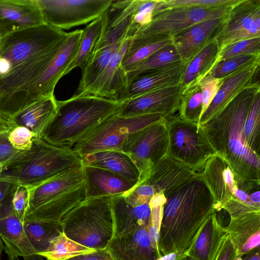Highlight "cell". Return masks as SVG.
Listing matches in <instances>:
<instances>
[{
    "label": "cell",
    "mask_w": 260,
    "mask_h": 260,
    "mask_svg": "<svg viewBox=\"0 0 260 260\" xmlns=\"http://www.w3.org/2000/svg\"><path fill=\"white\" fill-rule=\"evenodd\" d=\"M260 37V0H239L224 16L216 38L220 50L236 42Z\"/></svg>",
    "instance_id": "13"
},
{
    "label": "cell",
    "mask_w": 260,
    "mask_h": 260,
    "mask_svg": "<svg viewBox=\"0 0 260 260\" xmlns=\"http://www.w3.org/2000/svg\"><path fill=\"white\" fill-rule=\"evenodd\" d=\"M113 0H37L46 24L62 30L100 17Z\"/></svg>",
    "instance_id": "11"
},
{
    "label": "cell",
    "mask_w": 260,
    "mask_h": 260,
    "mask_svg": "<svg viewBox=\"0 0 260 260\" xmlns=\"http://www.w3.org/2000/svg\"><path fill=\"white\" fill-rule=\"evenodd\" d=\"M259 65L260 62L255 63L223 78L218 92L201 117L199 126L220 112L247 86L252 83L259 72Z\"/></svg>",
    "instance_id": "25"
},
{
    "label": "cell",
    "mask_w": 260,
    "mask_h": 260,
    "mask_svg": "<svg viewBox=\"0 0 260 260\" xmlns=\"http://www.w3.org/2000/svg\"><path fill=\"white\" fill-rule=\"evenodd\" d=\"M260 54V37L244 40L225 47L220 50L218 61L245 54Z\"/></svg>",
    "instance_id": "45"
},
{
    "label": "cell",
    "mask_w": 260,
    "mask_h": 260,
    "mask_svg": "<svg viewBox=\"0 0 260 260\" xmlns=\"http://www.w3.org/2000/svg\"><path fill=\"white\" fill-rule=\"evenodd\" d=\"M181 92V84L152 91L120 103L116 113L122 117L160 114L167 117L178 111Z\"/></svg>",
    "instance_id": "14"
},
{
    "label": "cell",
    "mask_w": 260,
    "mask_h": 260,
    "mask_svg": "<svg viewBox=\"0 0 260 260\" xmlns=\"http://www.w3.org/2000/svg\"><path fill=\"white\" fill-rule=\"evenodd\" d=\"M120 151L131 158L140 172L136 184L142 182L151 168L168 155V136L165 118L131 134Z\"/></svg>",
    "instance_id": "9"
},
{
    "label": "cell",
    "mask_w": 260,
    "mask_h": 260,
    "mask_svg": "<svg viewBox=\"0 0 260 260\" xmlns=\"http://www.w3.org/2000/svg\"><path fill=\"white\" fill-rule=\"evenodd\" d=\"M83 182V165L81 162L42 184L29 189L28 205L25 216L53 199L78 187Z\"/></svg>",
    "instance_id": "21"
},
{
    "label": "cell",
    "mask_w": 260,
    "mask_h": 260,
    "mask_svg": "<svg viewBox=\"0 0 260 260\" xmlns=\"http://www.w3.org/2000/svg\"><path fill=\"white\" fill-rule=\"evenodd\" d=\"M1 39H2V38L0 37V45H1Z\"/></svg>",
    "instance_id": "58"
},
{
    "label": "cell",
    "mask_w": 260,
    "mask_h": 260,
    "mask_svg": "<svg viewBox=\"0 0 260 260\" xmlns=\"http://www.w3.org/2000/svg\"><path fill=\"white\" fill-rule=\"evenodd\" d=\"M111 209L113 238L126 235L140 228L148 229L151 225L152 216L151 200L134 206L128 203L122 194H118L112 197Z\"/></svg>",
    "instance_id": "20"
},
{
    "label": "cell",
    "mask_w": 260,
    "mask_h": 260,
    "mask_svg": "<svg viewBox=\"0 0 260 260\" xmlns=\"http://www.w3.org/2000/svg\"><path fill=\"white\" fill-rule=\"evenodd\" d=\"M9 132H0V163L4 165L18 151L10 144Z\"/></svg>",
    "instance_id": "49"
},
{
    "label": "cell",
    "mask_w": 260,
    "mask_h": 260,
    "mask_svg": "<svg viewBox=\"0 0 260 260\" xmlns=\"http://www.w3.org/2000/svg\"><path fill=\"white\" fill-rule=\"evenodd\" d=\"M196 172L167 155L151 168L148 176L139 184L147 185L156 194L162 193L166 198L191 178Z\"/></svg>",
    "instance_id": "19"
},
{
    "label": "cell",
    "mask_w": 260,
    "mask_h": 260,
    "mask_svg": "<svg viewBox=\"0 0 260 260\" xmlns=\"http://www.w3.org/2000/svg\"><path fill=\"white\" fill-rule=\"evenodd\" d=\"M45 24L37 0H0V37Z\"/></svg>",
    "instance_id": "15"
},
{
    "label": "cell",
    "mask_w": 260,
    "mask_h": 260,
    "mask_svg": "<svg viewBox=\"0 0 260 260\" xmlns=\"http://www.w3.org/2000/svg\"><path fill=\"white\" fill-rule=\"evenodd\" d=\"M157 2L158 0H138L137 8L131 16L126 39H131L140 28L151 21Z\"/></svg>",
    "instance_id": "43"
},
{
    "label": "cell",
    "mask_w": 260,
    "mask_h": 260,
    "mask_svg": "<svg viewBox=\"0 0 260 260\" xmlns=\"http://www.w3.org/2000/svg\"><path fill=\"white\" fill-rule=\"evenodd\" d=\"M56 102L54 94L40 99L18 112L10 122L14 126L26 127L41 138L43 132L56 113Z\"/></svg>",
    "instance_id": "29"
},
{
    "label": "cell",
    "mask_w": 260,
    "mask_h": 260,
    "mask_svg": "<svg viewBox=\"0 0 260 260\" xmlns=\"http://www.w3.org/2000/svg\"><path fill=\"white\" fill-rule=\"evenodd\" d=\"M178 111L179 118L199 125L202 112V95L199 84L182 90Z\"/></svg>",
    "instance_id": "40"
},
{
    "label": "cell",
    "mask_w": 260,
    "mask_h": 260,
    "mask_svg": "<svg viewBox=\"0 0 260 260\" xmlns=\"http://www.w3.org/2000/svg\"><path fill=\"white\" fill-rule=\"evenodd\" d=\"M106 249L113 260H157L161 257L152 246L146 228L113 238Z\"/></svg>",
    "instance_id": "22"
},
{
    "label": "cell",
    "mask_w": 260,
    "mask_h": 260,
    "mask_svg": "<svg viewBox=\"0 0 260 260\" xmlns=\"http://www.w3.org/2000/svg\"><path fill=\"white\" fill-rule=\"evenodd\" d=\"M81 162L80 157L72 148L55 146L36 137L29 150L18 151L4 165L0 180L31 189Z\"/></svg>",
    "instance_id": "5"
},
{
    "label": "cell",
    "mask_w": 260,
    "mask_h": 260,
    "mask_svg": "<svg viewBox=\"0 0 260 260\" xmlns=\"http://www.w3.org/2000/svg\"><path fill=\"white\" fill-rule=\"evenodd\" d=\"M0 237L5 243V252L21 256L24 260H44L30 244L23 222L15 212L0 219Z\"/></svg>",
    "instance_id": "28"
},
{
    "label": "cell",
    "mask_w": 260,
    "mask_h": 260,
    "mask_svg": "<svg viewBox=\"0 0 260 260\" xmlns=\"http://www.w3.org/2000/svg\"><path fill=\"white\" fill-rule=\"evenodd\" d=\"M83 29L68 32L61 48L38 78L27 88L17 102L13 117L35 102L53 95L55 87L78 52ZM12 117V118H13Z\"/></svg>",
    "instance_id": "10"
},
{
    "label": "cell",
    "mask_w": 260,
    "mask_h": 260,
    "mask_svg": "<svg viewBox=\"0 0 260 260\" xmlns=\"http://www.w3.org/2000/svg\"><path fill=\"white\" fill-rule=\"evenodd\" d=\"M260 62V54H245L218 61L204 77L223 79Z\"/></svg>",
    "instance_id": "41"
},
{
    "label": "cell",
    "mask_w": 260,
    "mask_h": 260,
    "mask_svg": "<svg viewBox=\"0 0 260 260\" xmlns=\"http://www.w3.org/2000/svg\"><path fill=\"white\" fill-rule=\"evenodd\" d=\"M237 251L231 239L226 233L215 260H235Z\"/></svg>",
    "instance_id": "50"
},
{
    "label": "cell",
    "mask_w": 260,
    "mask_h": 260,
    "mask_svg": "<svg viewBox=\"0 0 260 260\" xmlns=\"http://www.w3.org/2000/svg\"><path fill=\"white\" fill-rule=\"evenodd\" d=\"M128 41L125 39L122 42L102 74L81 95H93L121 102L128 85L126 72L121 66Z\"/></svg>",
    "instance_id": "17"
},
{
    "label": "cell",
    "mask_w": 260,
    "mask_h": 260,
    "mask_svg": "<svg viewBox=\"0 0 260 260\" xmlns=\"http://www.w3.org/2000/svg\"><path fill=\"white\" fill-rule=\"evenodd\" d=\"M9 257L8 260H20L18 257L14 255L9 252H6Z\"/></svg>",
    "instance_id": "56"
},
{
    "label": "cell",
    "mask_w": 260,
    "mask_h": 260,
    "mask_svg": "<svg viewBox=\"0 0 260 260\" xmlns=\"http://www.w3.org/2000/svg\"><path fill=\"white\" fill-rule=\"evenodd\" d=\"M82 165L85 198L122 194L130 190L137 184L107 170Z\"/></svg>",
    "instance_id": "23"
},
{
    "label": "cell",
    "mask_w": 260,
    "mask_h": 260,
    "mask_svg": "<svg viewBox=\"0 0 260 260\" xmlns=\"http://www.w3.org/2000/svg\"><path fill=\"white\" fill-rule=\"evenodd\" d=\"M235 260H260V247L254 248Z\"/></svg>",
    "instance_id": "53"
},
{
    "label": "cell",
    "mask_w": 260,
    "mask_h": 260,
    "mask_svg": "<svg viewBox=\"0 0 260 260\" xmlns=\"http://www.w3.org/2000/svg\"><path fill=\"white\" fill-rule=\"evenodd\" d=\"M182 61L173 44L167 45L126 72L128 84L139 75L160 70Z\"/></svg>",
    "instance_id": "38"
},
{
    "label": "cell",
    "mask_w": 260,
    "mask_h": 260,
    "mask_svg": "<svg viewBox=\"0 0 260 260\" xmlns=\"http://www.w3.org/2000/svg\"><path fill=\"white\" fill-rule=\"evenodd\" d=\"M224 229L235 246L237 257L259 247L260 212L248 213L230 219Z\"/></svg>",
    "instance_id": "27"
},
{
    "label": "cell",
    "mask_w": 260,
    "mask_h": 260,
    "mask_svg": "<svg viewBox=\"0 0 260 260\" xmlns=\"http://www.w3.org/2000/svg\"><path fill=\"white\" fill-rule=\"evenodd\" d=\"M214 211L213 197L200 173L196 172L166 198L159 228L160 256L185 252Z\"/></svg>",
    "instance_id": "3"
},
{
    "label": "cell",
    "mask_w": 260,
    "mask_h": 260,
    "mask_svg": "<svg viewBox=\"0 0 260 260\" xmlns=\"http://www.w3.org/2000/svg\"><path fill=\"white\" fill-rule=\"evenodd\" d=\"M29 188L25 186L17 185L13 193L12 203L14 212L23 222L28 205Z\"/></svg>",
    "instance_id": "48"
},
{
    "label": "cell",
    "mask_w": 260,
    "mask_h": 260,
    "mask_svg": "<svg viewBox=\"0 0 260 260\" xmlns=\"http://www.w3.org/2000/svg\"><path fill=\"white\" fill-rule=\"evenodd\" d=\"M224 15L196 24L172 37L173 44L182 61L189 62L205 47L216 39Z\"/></svg>",
    "instance_id": "18"
},
{
    "label": "cell",
    "mask_w": 260,
    "mask_h": 260,
    "mask_svg": "<svg viewBox=\"0 0 260 260\" xmlns=\"http://www.w3.org/2000/svg\"><path fill=\"white\" fill-rule=\"evenodd\" d=\"M68 35L45 23L2 38L0 117L11 121L17 102L55 56Z\"/></svg>",
    "instance_id": "1"
},
{
    "label": "cell",
    "mask_w": 260,
    "mask_h": 260,
    "mask_svg": "<svg viewBox=\"0 0 260 260\" xmlns=\"http://www.w3.org/2000/svg\"><path fill=\"white\" fill-rule=\"evenodd\" d=\"M36 137L37 136L24 126L13 125L9 132L8 139L15 149L25 151L31 148Z\"/></svg>",
    "instance_id": "46"
},
{
    "label": "cell",
    "mask_w": 260,
    "mask_h": 260,
    "mask_svg": "<svg viewBox=\"0 0 260 260\" xmlns=\"http://www.w3.org/2000/svg\"><path fill=\"white\" fill-rule=\"evenodd\" d=\"M226 233L215 211L204 222L185 252L194 260H215Z\"/></svg>",
    "instance_id": "26"
},
{
    "label": "cell",
    "mask_w": 260,
    "mask_h": 260,
    "mask_svg": "<svg viewBox=\"0 0 260 260\" xmlns=\"http://www.w3.org/2000/svg\"><path fill=\"white\" fill-rule=\"evenodd\" d=\"M175 260H194L189 255H188L186 252L179 255Z\"/></svg>",
    "instance_id": "55"
},
{
    "label": "cell",
    "mask_w": 260,
    "mask_h": 260,
    "mask_svg": "<svg viewBox=\"0 0 260 260\" xmlns=\"http://www.w3.org/2000/svg\"><path fill=\"white\" fill-rule=\"evenodd\" d=\"M188 63L182 61L136 77L128 83L121 102L152 91L180 84Z\"/></svg>",
    "instance_id": "24"
},
{
    "label": "cell",
    "mask_w": 260,
    "mask_h": 260,
    "mask_svg": "<svg viewBox=\"0 0 260 260\" xmlns=\"http://www.w3.org/2000/svg\"><path fill=\"white\" fill-rule=\"evenodd\" d=\"M12 126L11 122L0 117V132L9 131Z\"/></svg>",
    "instance_id": "54"
},
{
    "label": "cell",
    "mask_w": 260,
    "mask_h": 260,
    "mask_svg": "<svg viewBox=\"0 0 260 260\" xmlns=\"http://www.w3.org/2000/svg\"><path fill=\"white\" fill-rule=\"evenodd\" d=\"M17 185L7 181L0 180V203Z\"/></svg>",
    "instance_id": "52"
},
{
    "label": "cell",
    "mask_w": 260,
    "mask_h": 260,
    "mask_svg": "<svg viewBox=\"0 0 260 260\" xmlns=\"http://www.w3.org/2000/svg\"><path fill=\"white\" fill-rule=\"evenodd\" d=\"M200 174L213 197L215 211L220 210L235 192L237 176L229 164L217 154L208 159Z\"/></svg>",
    "instance_id": "16"
},
{
    "label": "cell",
    "mask_w": 260,
    "mask_h": 260,
    "mask_svg": "<svg viewBox=\"0 0 260 260\" xmlns=\"http://www.w3.org/2000/svg\"><path fill=\"white\" fill-rule=\"evenodd\" d=\"M67 260H113L106 249L96 250L87 254H81Z\"/></svg>",
    "instance_id": "51"
},
{
    "label": "cell",
    "mask_w": 260,
    "mask_h": 260,
    "mask_svg": "<svg viewBox=\"0 0 260 260\" xmlns=\"http://www.w3.org/2000/svg\"><path fill=\"white\" fill-rule=\"evenodd\" d=\"M110 20L109 10L91 21L83 29L76 55L65 71L63 76L76 68L82 69L95 52L99 40L107 28Z\"/></svg>",
    "instance_id": "33"
},
{
    "label": "cell",
    "mask_w": 260,
    "mask_h": 260,
    "mask_svg": "<svg viewBox=\"0 0 260 260\" xmlns=\"http://www.w3.org/2000/svg\"><path fill=\"white\" fill-rule=\"evenodd\" d=\"M260 181L248 180L237 176L235 192L221 207L230 216V219L242 215L260 212Z\"/></svg>",
    "instance_id": "31"
},
{
    "label": "cell",
    "mask_w": 260,
    "mask_h": 260,
    "mask_svg": "<svg viewBox=\"0 0 260 260\" xmlns=\"http://www.w3.org/2000/svg\"><path fill=\"white\" fill-rule=\"evenodd\" d=\"M259 81L247 86L220 112L200 125L216 154L230 165L235 175L260 181V156L247 145L244 122L257 95Z\"/></svg>",
    "instance_id": "2"
},
{
    "label": "cell",
    "mask_w": 260,
    "mask_h": 260,
    "mask_svg": "<svg viewBox=\"0 0 260 260\" xmlns=\"http://www.w3.org/2000/svg\"><path fill=\"white\" fill-rule=\"evenodd\" d=\"M172 43V38L164 36L134 37L128 40L121 66L126 72L159 49Z\"/></svg>",
    "instance_id": "34"
},
{
    "label": "cell",
    "mask_w": 260,
    "mask_h": 260,
    "mask_svg": "<svg viewBox=\"0 0 260 260\" xmlns=\"http://www.w3.org/2000/svg\"><path fill=\"white\" fill-rule=\"evenodd\" d=\"M123 41L102 48L94 53L81 69V78L74 95H81L85 93L104 72L113 54Z\"/></svg>",
    "instance_id": "37"
},
{
    "label": "cell",
    "mask_w": 260,
    "mask_h": 260,
    "mask_svg": "<svg viewBox=\"0 0 260 260\" xmlns=\"http://www.w3.org/2000/svg\"><path fill=\"white\" fill-rule=\"evenodd\" d=\"M85 198L84 183L53 199L26 215L25 220L61 221Z\"/></svg>",
    "instance_id": "32"
},
{
    "label": "cell",
    "mask_w": 260,
    "mask_h": 260,
    "mask_svg": "<svg viewBox=\"0 0 260 260\" xmlns=\"http://www.w3.org/2000/svg\"><path fill=\"white\" fill-rule=\"evenodd\" d=\"M223 81V79L204 77L199 83L202 95V115L208 107ZM201 115V116H202Z\"/></svg>",
    "instance_id": "47"
},
{
    "label": "cell",
    "mask_w": 260,
    "mask_h": 260,
    "mask_svg": "<svg viewBox=\"0 0 260 260\" xmlns=\"http://www.w3.org/2000/svg\"><path fill=\"white\" fill-rule=\"evenodd\" d=\"M239 0H158L154 14L175 7H190L207 8H226Z\"/></svg>",
    "instance_id": "44"
},
{
    "label": "cell",
    "mask_w": 260,
    "mask_h": 260,
    "mask_svg": "<svg viewBox=\"0 0 260 260\" xmlns=\"http://www.w3.org/2000/svg\"><path fill=\"white\" fill-rule=\"evenodd\" d=\"M165 118L160 114L122 117L115 113L103 121L72 147L80 158L105 150H119L132 134Z\"/></svg>",
    "instance_id": "7"
},
{
    "label": "cell",
    "mask_w": 260,
    "mask_h": 260,
    "mask_svg": "<svg viewBox=\"0 0 260 260\" xmlns=\"http://www.w3.org/2000/svg\"><path fill=\"white\" fill-rule=\"evenodd\" d=\"M220 52V46L215 39L190 60L181 82L182 90L199 84L218 61Z\"/></svg>",
    "instance_id": "35"
},
{
    "label": "cell",
    "mask_w": 260,
    "mask_h": 260,
    "mask_svg": "<svg viewBox=\"0 0 260 260\" xmlns=\"http://www.w3.org/2000/svg\"><path fill=\"white\" fill-rule=\"evenodd\" d=\"M111 198H85L61 219L66 236L91 249H106L113 236Z\"/></svg>",
    "instance_id": "6"
},
{
    "label": "cell",
    "mask_w": 260,
    "mask_h": 260,
    "mask_svg": "<svg viewBox=\"0 0 260 260\" xmlns=\"http://www.w3.org/2000/svg\"><path fill=\"white\" fill-rule=\"evenodd\" d=\"M229 8L180 7L165 9L153 14L151 21L140 28L133 38L164 36L172 38L196 24L208 19L222 17Z\"/></svg>",
    "instance_id": "12"
},
{
    "label": "cell",
    "mask_w": 260,
    "mask_h": 260,
    "mask_svg": "<svg viewBox=\"0 0 260 260\" xmlns=\"http://www.w3.org/2000/svg\"><path fill=\"white\" fill-rule=\"evenodd\" d=\"M4 248V246L3 245V240H2L1 238L0 237V259H1V254L3 251V250Z\"/></svg>",
    "instance_id": "57"
},
{
    "label": "cell",
    "mask_w": 260,
    "mask_h": 260,
    "mask_svg": "<svg viewBox=\"0 0 260 260\" xmlns=\"http://www.w3.org/2000/svg\"><path fill=\"white\" fill-rule=\"evenodd\" d=\"M56 111L41 138L60 147L71 148L106 119L117 113L120 103L93 95H73L56 102Z\"/></svg>",
    "instance_id": "4"
},
{
    "label": "cell",
    "mask_w": 260,
    "mask_h": 260,
    "mask_svg": "<svg viewBox=\"0 0 260 260\" xmlns=\"http://www.w3.org/2000/svg\"><path fill=\"white\" fill-rule=\"evenodd\" d=\"M83 165L103 169L137 182L140 178L138 169L126 153L119 150H105L81 157Z\"/></svg>",
    "instance_id": "30"
},
{
    "label": "cell",
    "mask_w": 260,
    "mask_h": 260,
    "mask_svg": "<svg viewBox=\"0 0 260 260\" xmlns=\"http://www.w3.org/2000/svg\"><path fill=\"white\" fill-rule=\"evenodd\" d=\"M23 225L37 254L46 251L52 240L63 232L61 221L25 220Z\"/></svg>",
    "instance_id": "36"
},
{
    "label": "cell",
    "mask_w": 260,
    "mask_h": 260,
    "mask_svg": "<svg viewBox=\"0 0 260 260\" xmlns=\"http://www.w3.org/2000/svg\"><path fill=\"white\" fill-rule=\"evenodd\" d=\"M243 132L248 147L260 156V93L255 99L247 115Z\"/></svg>",
    "instance_id": "42"
},
{
    "label": "cell",
    "mask_w": 260,
    "mask_h": 260,
    "mask_svg": "<svg viewBox=\"0 0 260 260\" xmlns=\"http://www.w3.org/2000/svg\"><path fill=\"white\" fill-rule=\"evenodd\" d=\"M95 250L73 241L63 232L52 240L46 251L38 254L47 260H67L77 255L91 253Z\"/></svg>",
    "instance_id": "39"
},
{
    "label": "cell",
    "mask_w": 260,
    "mask_h": 260,
    "mask_svg": "<svg viewBox=\"0 0 260 260\" xmlns=\"http://www.w3.org/2000/svg\"><path fill=\"white\" fill-rule=\"evenodd\" d=\"M168 136V155L196 172L203 169L215 151L198 124L178 116L165 117Z\"/></svg>",
    "instance_id": "8"
}]
</instances>
